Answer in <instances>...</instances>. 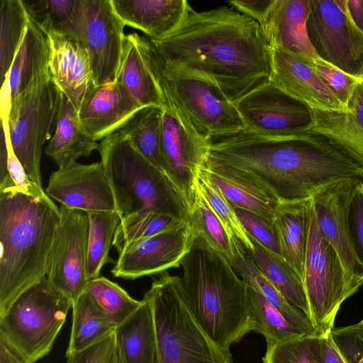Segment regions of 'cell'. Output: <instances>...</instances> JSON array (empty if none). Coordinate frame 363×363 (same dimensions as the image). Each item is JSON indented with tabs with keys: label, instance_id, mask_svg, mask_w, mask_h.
I'll return each mask as SVG.
<instances>
[{
	"label": "cell",
	"instance_id": "obj_1",
	"mask_svg": "<svg viewBox=\"0 0 363 363\" xmlns=\"http://www.w3.org/2000/svg\"><path fill=\"white\" fill-rule=\"evenodd\" d=\"M147 39L164 62L208 79L233 102L272 78L270 47L260 25L229 7L196 12L190 6L169 35Z\"/></svg>",
	"mask_w": 363,
	"mask_h": 363
},
{
	"label": "cell",
	"instance_id": "obj_2",
	"mask_svg": "<svg viewBox=\"0 0 363 363\" xmlns=\"http://www.w3.org/2000/svg\"><path fill=\"white\" fill-rule=\"evenodd\" d=\"M180 267L188 307L215 343L229 349L252 331L248 285L199 233H194Z\"/></svg>",
	"mask_w": 363,
	"mask_h": 363
},
{
	"label": "cell",
	"instance_id": "obj_3",
	"mask_svg": "<svg viewBox=\"0 0 363 363\" xmlns=\"http://www.w3.org/2000/svg\"><path fill=\"white\" fill-rule=\"evenodd\" d=\"M60 219L52 199L0 192V317L46 275Z\"/></svg>",
	"mask_w": 363,
	"mask_h": 363
},
{
	"label": "cell",
	"instance_id": "obj_4",
	"mask_svg": "<svg viewBox=\"0 0 363 363\" xmlns=\"http://www.w3.org/2000/svg\"><path fill=\"white\" fill-rule=\"evenodd\" d=\"M98 151L121 219L155 213L188 221L182 194L125 136L118 131L109 135Z\"/></svg>",
	"mask_w": 363,
	"mask_h": 363
},
{
	"label": "cell",
	"instance_id": "obj_5",
	"mask_svg": "<svg viewBox=\"0 0 363 363\" xmlns=\"http://www.w3.org/2000/svg\"><path fill=\"white\" fill-rule=\"evenodd\" d=\"M144 55L168 101L197 133L208 140L246 130L234 103L208 79L161 60L146 36H141Z\"/></svg>",
	"mask_w": 363,
	"mask_h": 363
},
{
	"label": "cell",
	"instance_id": "obj_6",
	"mask_svg": "<svg viewBox=\"0 0 363 363\" xmlns=\"http://www.w3.org/2000/svg\"><path fill=\"white\" fill-rule=\"evenodd\" d=\"M155 320L158 363H232L230 349L215 343L192 315L181 278L165 272L145 294Z\"/></svg>",
	"mask_w": 363,
	"mask_h": 363
},
{
	"label": "cell",
	"instance_id": "obj_7",
	"mask_svg": "<svg viewBox=\"0 0 363 363\" xmlns=\"http://www.w3.org/2000/svg\"><path fill=\"white\" fill-rule=\"evenodd\" d=\"M72 305L45 276L0 317V342L23 363H35L52 350Z\"/></svg>",
	"mask_w": 363,
	"mask_h": 363
},
{
	"label": "cell",
	"instance_id": "obj_8",
	"mask_svg": "<svg viewBox=\"0 0 363 363\" xmlns=\"http://www.w3.org/2000/svg\"><path fill=\"white\" fill-rule=\"evenodd\" d=\"M303 284L309 320L318 336L331 332L343 302L363 285L348 274L335 250L321 235L312 203Z\"/></svg>",
	"mask_w": 363,
	"mask_h": 363
},
{
	"label": "cell",
	"instance_id": "obj_9",
	"mask_svg": "<svg viewBox=\"0 0 363 363\" xmlns=\"http://www.w3.org/2000/svg\"><path fill=\"white\" fill-rule=\"evenodd\" d=\"M61 91L50 72L35 79L11 101L6 117L9 141L28 176L43 188L40 160L45 143L56 119Z\"/></svg>",
	"mask_w": 363,
	"mask_h": 363
},
{
	"label": "cell",
	"instance_id": "obj_10",
	"mask_svg": "<svg viewBox=\"0 0 363 363\" xmlns=\"http://www.w3.org/2000/svg\"><path fill=\"white\" fill-rule=\"evenodd\" d=\"M124 27L111 0L76 1L72 20L60 33L86 48L96 85L116 80L126 35Z\"/></svg>",
	"mask_w": 363,
	"mask_h": 363
},
{
	"label": "cell",
	"instance_id": "obj_11",
	"mask_svg": "<svg viewBox=\"0 0 363 363\" xmlns=\"http://www.w3.org/2000/svg\"><path fill=\"white\" fill-rule=\"evenodd\" d=\"M306 30L318 58L363 81V33L345 0H309Z\"/></svg>",
	"mask_w": 363,
	"mask_h": 363
},
{
	"label": "cell",
	"instance_id": "obj_12",
	"mask_svg": "<svg viewBox=\"0 0 363 363\" xmlns=\"http://www.w3.org/2000/svg\"><path fill=\"white\" fill-rule=\"evenodd\" d=\"M246 130L268 136H289L311 129L314 111L272 79L233 102Z\"/></svg>",
	"mask_w": 363,
	"mask_h": 363
},
{
	"label": "cell",
	"instance_id": "obj_13",
	"mask_svg": "<svg viewBox=\"0 0 363 363\" xmlns=\"http://www.w3.org/2000/svg\"><path fill=\"white\" fill-rule=\"evenodd\" d=\"M163 116L160 152L165 174L191 206L199 171L206 164L211 140L200 135L166 100Z\"/></svg>",
	"mask_w": 363,
	"mask_h": 363
},
{
	"label": "cell",
	"instance_id": "obj_14",
	"mask_svg": "<svg viewBox=\"0 0 363 363\" xmlns=\"http://www.w3.org/2000/svg\"><path fill=\"white\" fill-rule=\"evenodd\" d=\"M60 219L50 254L46 277L72 302L86 291L89 219L84 212L60 206Z\"/></svg>",
	"mask_w": 363,
	"mask_h": 363
},
{
	"label": "cell",
	"instance_id": "obj_15",
	"mask_svg": "<svg viewBox=\"0 0 363 363\" xmlns=\"http://www.w3.org/2000/svg\"><path fill=\"white\" fill-rule=\"evenodd\" d=\"M194 233L188 221L127 246L111 270L115 277L135 279L180 267Z\"/></svg>",
	"mask_w": 363,
	"mask_h": 363
},
{
	"label": "cell",
	"instance_id": "obj_16",
	"mask_svg": "<svg viewBox=\"0 0 363 363\" xmlns=\"http://www.w3.org/2000/svg\"><path fill=\"white\" fill-rule=\"evenodd\" d=\"M47 195L68 208L84 212H118L113 191L100 162H77L52 172Z\"/></svg>",
	"mask_w": 363,
	"mask_h": 363
},
{
	"label": "cell",
	"instance_id": "obj_17",
	"mask_svg": "<svg viewBox=\"0 0 363 363\" xmlns=\"http://www.w3.org/2000/svg\"><path fill=\"white\" fill-rule=\"evenodd\" d=\"M360 182L347 179L331 183L317 191L311 203L321 235L335 250L348 274L363 283V267L354 254L347 224L350 204Z\"/></svg>",
	"mask_w": 363,
	"mask_h": 363
},
{
	"label": "cell",
	"instance_id": "obj_18",
	"mask_svg": "<svg viewBox=\"0 0 363 363\" xmlns=\"http://www.w3.org/2000/svg\"><path fill=\"white\" fill-rule=\"evenodd\" d=\"M272 78L281 89L313 109L348 111L314 70L312 57L270 48Z\"/></svg>",
	"mask_w": 363,
	"mask_h": 363
},
{
	"label": "cell",
	"instance_id": "obj_19",
	"mask_svg": "<svg viewBox=\"0 0 363 363\" xmlns=\"http://www.w3.org/2000/svg\"><path fill=\"white\" fill-rule=\"evenodd\" d=\"M50 44V75L78 111L96 86L89 53L77 40L63 34H47Z\"/></svg>",
	"mask_w": 363,
	"mask_h": 363
},
{
	"label": "cell",
	"instance_id": "obj_20",
	"mask_svg": "<svg viewBox=\"0 0 363 363\" xmlns=\"http://www.w3.org/2000/svg\"><path fill=\"white\" fill-rule=\"evenodd\" d=\"M140 108L119 83L113 82L96 85L77 111L84 132L98 141L116 132Z\"/></svg>",
	"mask_w": 363,
	"mask_h": 363
},
{
	"label": "cell",
	"instance_id": "obj_21",
	"mask_svg": "<svg viewBox=\"0 0 363 363\" xmlns=\"http://www.w3.org/2000/svg\"><path fill=\"white\" fill-rule=\"evenodd\" d=\"M123 22L150 40L162 39L182 24L190 6L185 0H111Z\"/></svg>",
	"mask_w": 363,
	"mask_h": 363
},
{
	"label": "cell",
	"instance_id": "obj_22",
	"mask_svg": "<svg viewBox=\"0 0 363 363\" xmlns=\"http://www.w3.org/2000/svg\"><path fill=\"white\" fill-rule=\"evenodd\" d=\"M309 0H275L261 26L269 47L318 58L308 37Z\"/></svg>",
	"mask_w": 363,
	"mask_h": 363
},
{
	"label": "cell",
	"instance_id": "obj_23",
	"mask_svg": "<svg viewBox=\"0 0 363 363\" xmlns=\"http://www.w3.org/2000/svg\"><path fill=\"white\" fill-rule=\"evenodd\" d=\"M56 121L55 133L45 152L58 168L69 166L80 157H87L99 150V143L84 132L77 110L62 92Z\"/></svg>",
	"mask_w": 363,
	"mask_h": 363
},
{
	"label": "cell",
	"instance_id": "obj_24",
	"mask_svg": "<svg viewBox=\"0 0 363 363\" xmlns=\"http://www.w3.org/2000/svg\"><path fill=\"white\" fill-rule=\"evenodd\" d=\"M114 334L123 363H158L154 315L147 296L128 318L116 326Z\"/></svg>",
	"mask_w": 363,
	"mask_h": 363
},
{
	"label": "cell",
	"instance_id": "obj_25",
	"mask_svg": "<svg viewBox=\"0 0 363 363\" xmlns=\"http://www.w3.org/2000/svg\"><path fill=\"white\" fill-rule=\"evenodd\" d=\"M48 35L28 18L26 29L11 66L6 81L11 101L38 77L49 73Z\"/></svg>",
	"mask_w": 363,
	"mask_h": 363
},
{
	"label": "cell",
	"instance_id": "obj_26",
	"mask_svg": "<svg viewBox=\"0 0 363 363\" xmlns=\"http://www.w3.org/2000/svg\"><path fill=\"white\" fill-rule=\"evenodd\" d=\"M141 36L125 35L123 52L116 82L119 83L140 107L162 106V95L155 75L144 55Z\"/></svg>",
	"mask_w": 363,
	"mask_h": 363
},
{
	"label": "cell",
	"instance_id": "obj_27",
	"mask_svg": "<svg viewBox=\"0 0 363 363\" xmlns=\"http://www.w3.org/2000/svg\"><path fill=\"white\" fill-rule=\"evenodd\" d=\"M311 200L280 205L274 219L284 259L303 281Z\"/></svg>",
	"mask_w": 363,
	"mask_h": 363
},
{
	"label": "cell",
	"instance_id": "obj_28",
	"mask_svg": "<svg viewBox=\"0 0 363 363\" xmlns=\"http://www.w3.org/2000/svg\"><path fill=\"white\" fill-rule=\"evenodd\" d=\"M201 171L236 208L253 213L273 223L281 205L262 189L222 169L204 165Z\"/></svg>",
	"mask_w": 363,
	"mask_h": 363
},
{
	"label": "cell",
	"instance_id": "obj_29",
	"mask_svg": "<svg viewBox=\"0 0 363 363\" xmlns=\"http://www.w3.org/2000/svg\"><path fill=\"white\" fill-rule=\"evenodd\" d=\"M233 267L249 287L259 293L287 321L304 335H318L307 315L292 306L264 276L253 260L247 255L242 245L238 247L236 259Z\"/></svg>",
	"mask_w": 363,
	"mask_h": 363
},
{
	"label": "cell",
	"instance_id": "obj_30",
	"mask_svg": "<svg viewBox=\"0 0 363 363\" xmlns=\"http://www.w3.org/2000/svg\"><path fill=\"white\" fill-rule=\"evenodd\" d=\"M116 326L85 291L72 305V325L66 356L81 351L114 333Z\"/></svg>",
	"mask_w": 363,
	"mask_h": 363
},
{
	"label": "cell",
	"instance_id": "obj_31",
	"mask_svg": "<svg viewBox=\"0 0 363 363\" xmlns=\"http://www.w3.org/2000/svg\"><path fill=\"white\" fill-rule=\"evenodd\" d=\"M254 248L247 252L264 276L294 306L309 319V308L303 284L294 269L281 257L275 255L252 239Z\"/></svg>",
	"mask_w": 363,
	"mask_h": 363
},
{
	"label": "cell",
	"instance_id": "obj_32",
	"mask_svg": "<svg viewBox=\"0 0 363 363\" xmlns=\"http://www.w3.org/2000/svg\"><path fill=\"white\" fill-rule=\"evenodd\" d=\"M162 116V106L142 107L117 131L129 139L147 160L164 173L160 152Z\"/></svg>",
	"mask_w": 363,
	"mask_h": 363
},
{
	"label": "cell",
	"instance_id": "obj_33",
	"mask_svg": "<svg viewBox=\"0 0 363 363\" xmlns=\"http://www.w3.org/2000/svg\"><path fill=\"white\" fill-rule=\"evenodd\" d=\"M313 111L310 130L327 136L363 167V129L354 115L350 111Z\"/></svg>",
	"mask_w": 363,
	"mask_h": 363
},
{
	"label": "cell",
	"instance_id": "obj_34",
	"mask_svg": "<svg viewBox=\"0 0 363 363\" xmlns=\"http://www.w3.org/2000/svg\"><path fill=\"white\" fill-rule=\"evenodd\" d=\"M188 223L194 233L201 235L233 265L238 247L242 244L229 235L196 184L194 202L189 209Z\"/></svg>",
	"mask_w": 363,
	"mask_h": 363
},
{
	"label": "cell",
	"instance_id": "obj_35",
	"mask_svg": "<svg viewBox=\"0 0 363 363\" xmlns=\"http://www.w3.org/2000/svg\"><path fill=\"white\" fill-rule=\"evenodd\" d=\"M0 18V79L3 85L23 38L28 16L21 0H1Z\"/></svg>",
	"mask_w": 363,
	"mask_h": 363
},
{
	"label": "cell",
	"instance_id": "obj_36",
	"mask_svg": "<svg viewBox=\"0 0 363 363\" xmlns=\"http://www.w3.org/2000/svg\"><path fill=\"white\" fill-rule=\"evenodd\" d=\"M89 219L87 278L99 277L104 265L110 261L109 252L121 220L118 212L86 213Z\"/></svg>",
	"mask_w": 363,
	"mask_h": 363
},
{
	"label": "cell",
	"instance_id": "obj_37",
	"mask_svg": "<svg viewBox=\"0 0 363 363\" xmlns=\"http://www.w3.org/2000/svg\"><path fill=\"white\" fill-rule=\"evenodd\" d=\"M252 331L262 335L267 345L306 336L287 321L259 293L249 287Z\"/></svg>",
	"mask_w": 363,
	"mask_h": 363
},
{
	"label": "cell",
	"instance_id": "obj_38",
	"mask_svg": "<svg viewBox=\"0 0 363 363\" xmlns=\"http://www.w3.org/2000/svg\"><path fill=\"white\" fill-rule=\"evenodd\" d=\"M86 291L106 317L116 326L128 318L142 304L116 283L104 277L88 281Z\"/></svg>",
	"mask_w": 363,
	"mask_h": 363
},
{
	"label": "cell",
	"instance_id": "obj_39",
	"mask_svg": "<svg viewBox=\"0 0 363 363\" xmlns=\"http://www.w3.org/2000/svg\"><path fill=\"white\" fill-rule=\"evenodd\" d=\"M196 184L229 235L240 242L246 252L254 248L252 238L239 219L235 208L220 190L200 170Z\"/></svg>",
	"mask_w": 363,
	"mask_h": 363
},
{
	"label": "cell",
	"instance_id": "obj_40",
	"mask_svg": "<svg viewBox=\"0 0 363 363\" xmlns=\"http://www.w3.org/2000/svg\"><path fill=\"white\" fill-rule=\"evenodd\" d=\"M184 222L172 216L150 213L139 218L122 219L116 231L113 245L120 254L127 246Z\"/></svg>",
	"mask_w": 363,
	"mask_h": 363
},
{
	"label": "cell",
	"instance_id": "obj_41",
	"mask_svg": "<svg viewBox=\"0 0 363 363\" xmlns=\"http://www.w3.org/2000/svg\"><path fill=\"white\" fill-rule=\"evenodd\" d=\"M77 0L22 1L28 16L46 35L62 33L72 21Z\"/></svg>",
	"mask_w": 363,
	"mask_h": 363
},
{
	"label": "cell",
	"instance_id": "obj_42",
	"mask_svg": "<svg viewBox=\"0 0 363 363\" xmlns=\"http://www.w3.org/2000/svg\"><path fill=\"white\" fill-rule=\"evenodd\" d=\"M318 336V335H317ZM317 336H303L267 345L264 363H315L313 347Z\"/></svg>",
	"mask_w": 363,
	"mask_h": 363
},
{
	"label": "cell",
	"instance_id": "obj_43",
	"mask_svg": "<svg viewBox=\"0 0 363 363\" xmlns=\"http://www.w3.org/2000/svg\"><path fill=\"white\" fill-rule=\"evenodd\" d=\"M312 66L330 90L347 108L356 85L363 82L320 58L311 59Z\"/></svg>",
	"mask_w": 363,
	"mask_h": 363
},
{
	"label": "cell",
	"instance_id": "obj_44",
	"mask_svg": "<svg viewBox=\"0 0 363 363\" xmlns=\"http://www.w3.org/2000/svg\"><path fill=\"white\" fill-rule=\"evenodd\" d=\"M235 210L251 238L266 250L283 258L274 223L250 211L236 208Z\"/></svg>",
	"mask_w": 363,
	"mask_h": 363
},
{
	"label": "cell",
	"instance_id": "obj_45",
	"mask_svg": "<svg viewBox=\"0 0 363 363\" xmlns=\"http://www.w3.org/2000/svg\"><path fill=\"white\" fill-rule=\"evenodd\" d=\"M347 224L354 254L363 267V182L359 183L352 198Z\"/></svg>",
	"mask_w": 363,
	"mask_h": 363
},
{
	"label": "cell",
	"instance_id": "obj_46",
	"mask_svg": "<svg viewBox=\"0 0 363 363\" xmlns=\"http://www.w3.org/2000/svg\"><path fill=\"white\" fill-rule=\"evenodd\" d=\"M116 352L113 333L84 350L66 356L67 363H113Z\"/></svg>",
	"mask_w": 363,
	"mask_h": 363
},
{
	"label": "cell",
	"instance_id": "obj_47",
	"mask_svg": "<svg viewBox=\"0 0 363 363\" xmlns=\"http://www.w3.org/2000/svg\"><path fill=\"white\" fill-rule=\"evenodd\" d=\"M330 335L347 363H363V340L352 325L333 328Z\"/></svg>",
	"mask_w": 363,
	"mask_h": 363
},
{
	"label": "cell",
	"instance_id": "obj_48",
	"mask_svg": "<svg viewBox=\"0 0 363 363\" xmlns=\"http://www.w3.org/2000/svg\"><path fill=\"white\" fill-rule=\"evenodd\" d=\"M275 0H233L228 3L262 26L267 21Z\"/></svg>",
	"mask_w": 363,
	"mask_h": 363
},
{
	"label": "cell",
	"instance_id": "obj_49",
	"mask_svg": "<svg viewBox=\"0 0 363 363\" xmlns=\"http://www.w3.org/2000/svg\"><path fill=\"white\" fill-rule=\"evenodd\" d=\"M313 354L315 363H347L335 346L330 333L316 337Z\"/></svg>",
	"mask_w": 363,
	"mask_h": 363
},
{
	"label": "cell",
	"instance_id": "obj_50",
	"mask_svg": "<svg viewBox=\"0 0 363 363\" xmlns=\"http://www.w3.org/2000/svg\"><path fill=\"white\" fill-rule=\"evenodd\" d=\"M347 111L356 118L363 129V82L355 86L347 106Z\"/></svg>",
	"mask_w": 363,
	"mask_h": 363
},
{
	"label": "cell",
	"instance_id": "obj_51",
	"mask_svg": "<svg viewBox=\"0 0 363 363\" xmlns=\"http://www.w3.org/2000/svg\"><path fill=\"white\" fill-rule=\"evenodd\" d=\"M345 6L352 21L363 33V0H345Z\"/></svg>",
	"mask_w": 363,
	"mask_h": 363
},
{
	"label": "cell",
	"instance_id": "obj_52",
	"mask_svg": "<svg viewBox=\"0 0 363 363\" xmlns=\"http://www.w3.org/2000/svg\"><path fill=\"white\" fill-rule=\"evenodd\" d=\"M0 363H23L1 342H0Z\"/></svg>",
	"mask_w": 363,
	"mask_h": 363
},
{
	"label": "cell",
	"instance_id": "obj_53",
	"mask_svg": "<svg viewBox=\"0 0 363 363\" xmlns=\"http://www.w3.org/2000/svg\"><path fill=\"white\" fill-rule=\"evenodd\" d=\"M355 332L362 338L363 340V319L359 323L352 325Z\"/></svg>",
	"mask_w": 363,
	"mask_h": 363
},
{
	"label": "cell",
	"instance_id": "obj_54",
	"mask_svg": "<svg viewBox=\"0 0 363 363\" xmlns=\"http://www.w3.org/2000/svg\"><path fill=\"white\" fill-rule=\"evenodd\" d=\"M113 363H123L121 356L119 354V352L118 351L117 347H116V356H115Z\"/></svg>",
	"mask_w": 363,
	"mask_h": 363
}]
</instances>
